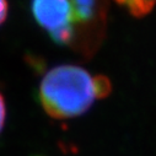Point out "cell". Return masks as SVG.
<instances>
[{"instance_id": "7", "label": "cell", "mask_w": 156, "mask_h": 156, "mask_svg": "<svg viewBox=\"0 0 156 156\" xmlns=\"http://www.w3.org/2000/svg\"><path fill=\"white\" fill-rule=\"evenodd\" d=\"M8 12H9L8 0H0V26L5 22L6 17H8Z\"/></svg>"}, {"instance_id": "4", "label": "cell", "mask_w": 156, "mask_h": 156, "mask_svg": "<svg viewBox=\"0 0 156 156\" xmlns=\"http://www.w3.org/2000/svg\"><path fill=\"white\" fill-rule=\"evenodd\" d=\"M134 17H145L156 6V0H114Z\"/></svg>"}, {"instance_id": "5", "label": "cell", "mask_w": 156, "mask_h": 156, "mask_svg": "<svg viewBox=\"0 0 156 156\" xmlns=\"http://www.w3.org/2000/svg\"><path fill=\"white\" fill-rule=\"evenodd\" d=\"M94 79H95V90H96L97 98H103V97L108 96L112 90L111 81L108 77H106L103 75H97Z\"/></svg>"}, {"instance_id": "2", "label": "cell", "mask_w": 156, "mask_h": 156, "mask_svg": "<svg viewBox=\"0 0 156 156\" xmlns=\"http://www.w3.org/2000/svg\"><path fill=\"white\" fill-rule=\"evenodd\" d=\"M71 42L69 48L84 59L101 47L107 28L108 0H70Z\"/></svg>"}, {"instance_id": "3", "label": "cell", "mask_w": 156, "mask_h": 156, "mask_svg": "<svg viewBox=\"0 0 156 156\" xmlns=\"http://www.w3.org/2000/svg\"><path fill=\"white\" fill-rule=\"evenodd\" d=\"M31 11L34 21L54 43L69 47L71 42L70 0H31Z\"/></svg>"}, {"instance_id": "1", "label": "cell", "mask_w": 156, "mask_h": 156, "mask_svg": "<svg viewBox=\"0 0 156 156\" xmlns=\"http://www.w3.org/2000/svg\"><path fill=\"white\" fill-rule=\"evenodd\" d=\"M94 77L86 69L73 64L52 68L40 84L42 108L54 119L84 114L97 98Z\"/></svg>"}, {"instance_id": "6", "label": "cell", "mask_w": 156, "mask_h": 156, "mask_svg": "<svg viewBox=\"0 0 156 156\" xmlns=\"http://www.w3.org/2000/svg\"><path fill=\"white\" fill-rule=\"evenodd\" d=\"M5 119H6V103L4 96L0 92V133L4 129Z\"/></svg>"}]
</instances>
